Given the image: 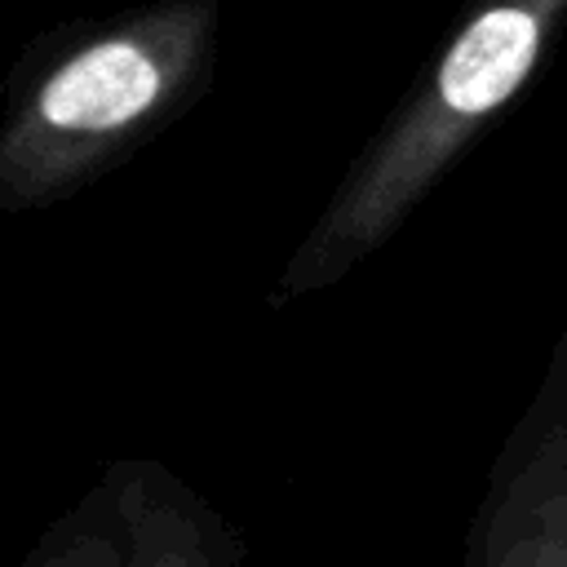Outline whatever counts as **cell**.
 I'll return each mask as SVG.
<instances>
[{
	"mask_svg": "<svg viewBox=\"0 0 567 567\" xmlns=\"http://www.w3.org/2000/svg\"><path fill=\"white\" fill-rule=\"evenodd\" d=\"M217 0H159L31 49L0 128V208H44L173 124L217 62Z\"/></svg>",
	"mask_w": 567,
	"mask_h": 567,
	"instance_id": "cell-1",
	"label": "cell"
},
{
	"mask_svg": "<svg viewBox=\"0 0 567 567\" xmlns=\"http://www.w3.org/2000/svg\"><path fill=\"white\" fill-rule=\"evenodd\" d=\"M563 22L567 0H474L430 75L354 159L332 204L288 261L279 279L284 297L328 288L381 248L447 164L532 80Z\"/></svg>",
	"mask_w": 567,
	"mask_h": 567,
	"instance_id": "cell-2",
	"label": "cell"
},
{
	"mask_svg": "<svg viewBox=\"0 0 567 567\" xmlns=\"http://www.w3.org/2000/svg\"><path fill=\"white\" fill-rule=\"evenodd\" d=\"M465 567H567V332L492 461Z\"/></svg>",
	"mask_w": 567,
	"mask_h": 567,
	"instance_id": "cell-3",
	"label": "cell"
},
{
	"mask_svg": "<svg viewBox=\"0 0 567 567\" xmlns=\"http://www.w3.org/2000/svg\"><path fill=\"white\" fill-rule=\"evenodd\" d=\"M120 501L128 518V567H239V545L221 514L159 465H124Z\"/></svg>",
	"mask_w": 567,
	"mask_h": 567,
	"instance_id": "cell-4",
	"label": "cell"
},
{
	"mask_svg": "<svg viewBox=\"0 0 567 567\" xmlns=\"http://www.w3.org/2000/svg\"><path fill=\"white\" fill-rule=\"evenodd\" d=\"M27 567H128V518L120 501V474L71 523H62Z\"/></svg>",
	"mask_w": 567,
	"mask_h": 567,
	"instance_id": "cell-5",
	"label": "cell"
}]
</instances>
